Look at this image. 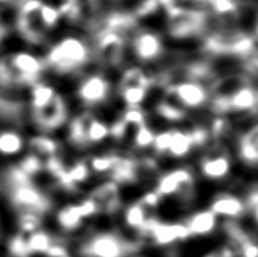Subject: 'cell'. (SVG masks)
Returning <instances> with one entry per match:
<instances>
[{"label": "cell", "instance_id": "6da1fadb", "mask_svg": "<svg viewBox=\"0 0 258 257\" xmlns=\"http://www.w3.org/2000/svg\"><path fill=\"white\" fill-rule=\"evenodd\" d=\"M143 242L123 237L113 230H99L87 236L81 242V257H136L142 250Z\"/></svg>", "mask_w": 258, "mask_h": 257}, {"label": "cell", "instance_id": "7a4b0ae2", "mask_svg": "<svg viewBox=\"0 0 258 257\" xmlns=\"http://www.w3.org/2000/svg\"><path fill=\"white\" fill-rule=\"evenodd\" d=\"M90 48L78 36L68 35L57 41L44 57L45 67L60 75L72 74L81 70L90 59Z\"/></svg>", "mask_w": 258, "mask_h": 257}, {"label": "cell", "instance_id": "3957f363", "mask_svg": "<svg viewBox=\"0 0 258 257\" xmlns=\"http://www.w3.org/2000/svg\"><path fill=\"white\" fill-rule=\"evenodd\" d=\"M189 239L190 233L183 221H162L153 215L147 220L138 238L142 242L146 241L160 249H170Z\"/></svg>", "mask_w": 258, "mask_h": 257}, {"label": "cell", "instance_id": "277c9868", "mask_svg": "<svg viewBox=\"0 0 258 257\" xmlns=\"http://www.w3.org/2000/svg\"><path fill=\"white\" fill-rule=\"evenodd\" d=\"M9 201L18 213H34L43 217L52 206L49 197L33 183L9 188Z\"/></svg>", "mask_w": 258, "mask_h": 257}, {"label": "cell", "instance_id": "5b68a950", "mask_svg": "<svg viewBox=\"0 0 258 257\" xmlns=\"http://www.w3.org/2000/svg\"><path fill=\"white\" fill-rule=\"evenodd\" d=\"M8 62L17 76L18 86H33L44 72L43 59L29 51H17L7 56Z\"/></svg>", "mask_w": 258, "mask_h": 257}, {"label": "cell", "instance_id": "8992f818", "mask_svg": "<svg viewBox=\"0 0 258 257\" xmlns=\"http://www.w3.org/2000/svg\"><path fill=\"white\" fill-rule=\"evenodd\" d=\"M207 13L201 9H183L177 18L169 21V33L174 39H187L201 33L207 22Z\"/></svg>", "mask_w": 258, "mask_h": 257}, {"label": "cell", "instance_id": "52a82bcc", "mask_svg": "<svg viewBox=\"0 0 258 257\" xmlns=\"http://www.w3.org/2000/svg\"><path fill=\"white\" fill-rule=\"evenodd\" d=\"M32 112H33L35 125L44 133L58 130L66 122L68 116L66 101L59 93H57L51 102L45 105L44 108Z\"/></svg>", "mask_w": 258, "mask_h": 257}, {"label": "cell", "instance_id": "ba28073f", "mask_svg": "<svg viewBox=\"0 0 258 257\" xmlns=\"http://www.w3.org/2000/svg\"><path fill=\"white\" fill-rule=\"evenodd\" d=\"M209 209L223 221H238L248 211L245 201L229 192L216 195L212 200Z\"/></svg>", "mask_w": 258, "mask_h": 257}, {"label": "cell", "instance_id": "9c48e42d", "mask_svg": "<svg viewBox=\"0 0 258 257\" xmlns=\"http://www.w3.org/2000/svg\"><path fill=\"white\" fill-rule=\"evenodd\" d=\"M110 85L109 81L100 74H93L85 77L78 86V98L84 104L96 105L104 102L109 98Z\"/></svg>", "mask_w": 258, "mask_h": 257}, {"label": "cell", "instance_id": "30bf717a", "mask_svg": "<svg viewBox=\"0 0 258 257\" xmlns=\"http://www.w3.org/2000/svg\"><path fill=\"white\" fill-rule=\"evenodd\" d=\"M192 182L194 177L189 169L178 168L161 176L156 182L154 190L161 199H163V197L177 195L185 188H190Z\"/></svg>", "mask_w": 258, "mask_h": 257}, {"label": "cell", "instance_id": "8fae6325", "mask_svg": "<svg viewBox=\"0 0 258 257\" xmlns=\"http://www.w3.org/2000/svg\"><path fill=\"white\" fill-rule=\"evenodd\" d=\"M186 224L190 238H207L219 230L221 221L210 209L197 210L186 218Z\"/></svg>", "mask_w": 258, "mask_h": 257}, {"label": "cell", "instance_id": "7c38bea8", "mask_svg": "<svg viewBox=\"0 0 258 257\" xmlns=\"http://www.w3.org/2000/svg\"><path fill=\"white\" fill-rule=\"evenodd\" d=\"M168 91L181 105L187 108H200L209 100V92L200 82H180L178 84L169 86Z\"/></svg>", "mask_w": 258, "mask_h": 257}, {"label": "cell", "instance_id": "4fadbf2b", "mask_svg": "<svg viewBox=\"0 0 258 257\" xmlns=\"http://www.w3.org/2000/svg\"><path fill=\"white\" fill-rule=\"evenodd\" d=\"M133 50L142 61L155 60L163 52L162 39L153 31H141L133 40Z\"/></svg>", "mask_w": 258, "mask_h": 257}, {"label": "cell", "instance_id": "5bb4252c", "mask_svg": "<svg viewBox=\"0 0 258 257\" xmlns=\"http://www.w3.org/2000/svg\"><path fill=\"white\" fill-rule=\"evenodd\" d=\"M99 205L101 213L113 214L120 208V192L116 182L108 181L93 190L91 196Z\"/></svg>", "mask_w": 258, "mask_h": 257}, {"label": "cell", "instance_id": "9a60e30c", "mask_svg": "<svg viewBox=\"0 0 258 257\" xmlns=\"http://www.w3.org/2000/svg\"><path fill=\"white\" fill-rule=\"evenodd\" d=\"M123 48L122 34L103 29L98 34V50L104 60L116 62Z\"/></svg>", "mask_w": 258, "mask_h": 257}, {"label": "cell", "instance_id": "2e32d148", "mask_svg": "<svg viewBox=\"0 0 258 257\" xmlns=\"http://www.w3.org/2000/svg\"><path fill=\"white\" fill-rule=\"evenodd\" d=\"M85 218L76 204H68L58 211L56 214V222L63 233H75L80 231L85 224Z\"/></svg>", "mask_w": 258, "mask_h": 257}, {"label": "cell", "instance_id": "e0dca14e", "mask_svg": "<svg viewBox=\"0 0 258 257\" xmlns=\"http://www.w3.org/2000/svg\"><path fill=\"white\" fill-rule=\"evenodd\" d=\"M150 217L151 215L149 214V210H147L140 201H136L134 202V203L129 204L127 208L123 210L122 213V220L126 228L132 232L136 233L137 239L140 238L143 229H144L147 220H149Z\"/></svg>", "mask_w": 258, "mask_h": 257}, {"label": "cell", "instance_id": "ac0fdd59", "mask_svg": "<svg viewBox=\"0 0 258 257\" xmlns=\"http://www.w3.org/2000/svg\"><path fill=\"white\" fill-rule=\"evenodd\" d=\"M231 111H251L258 107L257 92L249 85L237 87L231 94H229Z\"/></svg>", "mask_w": 258, "mask_h": 257}, {"label": "cell", "instance_id": "d6986e66", "mask_svg": "<svg viewBox=\"0 0 258 257\" xmlns=\"http://www.w3.org/2000/svg\"><path fill=\"white\" fill-rule=\"evenodd\" d=\"M200 168L204 177L219 180L228 176L231 170V162L227 155H215L203 160Z\"/></svg>", "mask_w": 258, "mask_h": 257}, {"label": "cell", "instance_id": "ffe728a7", "mask_svg": "<svg viewBox=\"0 0 258 257\" xmlns=\"http://www.w3.org/2000/svg\"><path fill=\"white\" fill-rule=\"evenodd\" d=\"M92 118L93 117L90 113H82L73 119L68 131L69 141L73 145L77 146V148H85L89 145L86 132Z\"/></svg>", "mask_w": 258, "mask_h": 257}, {"label": "cell", "instance_id": "44dd1931", "mask_svg": "<svg viewBox=\"0 0 258 257\" xmlns=\"http://www.w3.org/2000/svg\"><path fill=\"white\" fill-rule=\"evenodd\" d=\"M25 141L21 133L12 130L0 132V154L13 157L21 153L24 149Z\"/></svg>", "mask_w": 258, "mask_h": 257}, {"label": "cell", "instance_id": "7402d4cb", "mask_svg": "<svg viewBox=\"0 0 258 257\" xmlns=\"http://www.w3.org/2000/svg\"><path fill=\"white\" fill-rule=\"evenodd\" d=\"M112 181L119 186L120 183H132L137 179V163L133 159L119 158L111 170Z\"/></svg>", "mask_w": 258, "mask_h": 257}, {"label": "cell", "instance_id": "603a6c76", "mask_svg": "<svg viewBox=\"0 0 258 257\" xmlns=\"http://www.w3.org/2000/svg\"><path fill=\"white\" fill-rule=\"evenodd\" d=\"M54 241H56L54 236L42 229H39L26 237L27 247H29L31 255H45L50 247L54 244Z\"/></svg>", "mask_w": 258, "mask_h": 257}, {"label": "cell", "instance_id": "cb8c5ba5", "mask_svg": "<svg viewBox=\"0 0 258 257\" xmlns=\"http://www.w3.org/2000/svg\"><path fill=\"white\" fill-rule=\"evenodd\" d=\"M136 20L137 18L133 13L113 12L105 17L104 29L122 34V32L131 30L132 27L135 26Z\"/></svg>", "mask_w": 258, "mask_h": 257}, {"label": "cell", "instance_id": "d4e9b609", "mask_svg": "<svg viewBox=\"0 0 258 257\" xmlns=\"http://www.w3.org/2000/svg\"><path fill=\"white\" fill-rule=\"evenodd\" d=\"M57 91L53 86L43 84V83H36L32 86L31 89V108L32 111H36L44 108L45 105L51 102L52 99L56 96Z\"/></svg>", "mask_w": 258, "mask_h": 257}, {"label": "cell", "instance_id": "484cf974", "mask_svg": "<svg viewBox=\"0 0 258 257\" xmlns=\"http://www.w3.org/2000/svg\"><path fill=\"white\" fill-rule=\"evenodd\" d=\"M194 148L189 132L172 131V140L168 153L176 159L186 157Z\"/></svg>", "mask_w": 258, "mask_h": 257}, {"label": "cell", "instance_id": "4316f807", "mask_svg": "<svg viewBox=\"0 0 258 257\" xmlns=\"http://www.w3.org/2000/svg\"><path fill=\"white\" fill-rule=\"evenodd\" d=\"M30 148L36 155H45V157H53L57 155L59 151V144L56 140L45 135H38L31 137L29 141Z\"/></svg>", "mask_w": 258, "mask_h": 257}, {"label": "cell", "instance_id": "83f0119b", "mask_svg": "<svg viewBox=\"0 0 258 257\" xmlns=\"http://www.w3.org/2000/svg\"><path fill=\"white\" fill-rule=\"evenodd\" d=\"M155 112L158 116L170 122L181 121L186 116L185 110L182 108L174 105L168 101H161L155 107Z\"/></svg>", "mask_w": 258, "mask_h": 257}, {"label": "cell", "instance_id": "f1b7e54d", "mask_svg": "<svg viewBox=\"0 0 258 257\" xmlns=\"http://www.w3.org/2000/svg\"><path fill=\"white\" fill-rule=\"evenodd\" d=\"M86 136L89 144L101 143V142H103L110 136V127L107 123L98 120V119L93 117L90 121L89 126H87Z\"/></svg>", "mask_w": 258, "mask_h": 257}, {"label": "cell", "instance_id": "f546056e", "mask_svg": "<svg viewBox=\"0 0 258 257\" xmlns=\"http://www.w3.org/2000/svg\"><path fill=\"white\" fill-rule=\"evenodd\" d=\"M40 21L45 30L54 29L60 21L61 15L58 11V7L53 6L51 4L44 3L39 12Z\"/></svg>", "mask_w": 258, "mask_h": 257}, {"label": "cell", "instance_id": "4dcf8cb0", "mask_svg": "<svg viewBox=\"0 0 258 257\" xmlns=\"http://www.w3.org/2000/svg\"><path fill=\"white\" fill-rule=\"evenodd\" d=\"M122 100L125 101L128 108L140 107L141 103L147 96V89L141 86H129L120 89Z\"/></svg>", "mask_w": 258, "mask_h": 257}, {"label": "cell", "instance_id": "1f68e13d", "mask_svg": "<svg viewBox=\"0 0 258 257\" xmlns=\"http://www.w3.org/2000/svg\"><path fill=\"white\" fill-rule=\"evenodd\" d=\"M90 166L84 161H77L67 169V176L74 188L82 182H85L90 178Z\"/></svg>", "mask_w": 258, "mask_h": 257}, {"label": "cell", "instance_id": "d6a6232c", "mask_svg": "<svg viewBox=\"0 0 258 257\" xmlns=\"http://www.w3.org/2000/svg\"><path fill=\"white\" fill-rule=\"evenodd\" d=\"M42 226V217L34 213H20L18 217V227H20L21 233L23 235H30L41 229Z\"/></svg>", "mask_w": 258, "mask_h": 257}, {"label": "cell", "instance_id": "836d02e7", "mask_svg": "<svg viewBox=\"0 0 258 257\" xmlns=\"http://www.w3.org/2000/svg\"><path fill=\"white\" fill-rule=\"evenodd\" d=\"M120 157L114 154H105V155H98V157L92 158L90 162V169L94 172L104 173L111 172L112 169L116 166L118 160Z\"/></svg>", "mask_w": 258, "mask_h": 257}, {"label": "cell", "instance_id": "e575fe53", "mask_svg": "<svg viewBox=\"0 0 258 257\" xmlns=\"http://www.w3.org/2000/svg\"><path fill=\"white\" fill-rule=\"evenodd\" d=\"M8 253L12 257H31L27 247L26 237L23 233H16L8 240Z\"/></svg>", "mask_w": 258, "mask_h": 257}, {"label": "cell", "instance_id": "d590c367", "mask_svg": "<svg viewBox=\"0 0 258 257\" xmlns=\"http://www.w3.org/2000/svg\"><path fill=\"white\" fill-rule=\"evenodd\" d=\"M18 168H20L23 172H25L30 178H33L44 169L43 161L40 159L39 155H36L34 153L29 154L23 158L20 163H18Z\"/></svg>", "mask_w": 258, "mask_h": 257}, {"label": "cell", "instance_id": "8d00e7d4", "mask_svg": "<svg viewBox=\"0 0 258 257\" xmlns=\"http://www.w3.org/2000/svg\"><path fill=\"white\" fill-rule=\"evenodd\" d=\"M207 6L215 15L229 16L238 12L239 0H211Z\"/></svg>", "mask_w": 258, "mask_h": 257}, {"label": "cell", "instance_id": "74e56055", "mask_svg": "<svg viewBox=\"0 0 258 257\" xmlns=\"http://www.w3.org/2000/svg\"><path fill=\"white\" fill-rule=\"evenodd\" d=\"M233 248L237 251V257H258V239L249 235Z\"/></svg>", "mask_w": 258, "mask_h": 257}, {"label": "cell", "instance_id": "f35d334b", "mask_svg": "<svg viewBox=\"0 0 258 257\" xmlns=\"http://www.w3.org/2000/svg\"><path fill=\"white\" fill-rule=\"evenodd\" d=\"M154 137H155L154 132L152 131L151 128L145 123V125L137 127L134 142H135L136 148L146 149V148H150V146L153 145Z\"/></svg>", "mask_w": 258, "mask_h": 257}, {"label": "cell", "instance_id": "ab89813d", "mask_svg": "<svg viewBox=\"0 0 258 257\" xmlns=\"http://www.w3.org/2000/svg\"><path fill=\"white\" fill-rule=\"evenodd\" d=\"M122 120L125 121L127 125H133L136 127H140L146 123V117L145 113L140 107L134 108H127L126 111L122 114Z\"/></svg>", "mask_w": 258, "mask_h": 257}, {"label": "cell", "instance_id": "60d3db41", "mask_svg": "<svg viewBox=\"0 0 258 257\" xmlns=\"http://www.w3.org/2000/svg\"><path fill=\"white\" fill-rule=\"evenodd\" d=\"M159 9L160 5L158 0H140L133 14L136 18H143L153 15Z\"/></svg>", "mask_w": 258, "mask_h": 257}, {"label": "cell", "instance_id": "b9f144b4", "mask_svg": "<svg viewBox=\"0 0 258 257\" xmlns=\"http://www.w3.org/2000/svg\"><path fill=\"white\" fill-rule=\"evenodd\" d=\"M172 140V131H163L155 134L154 142H153V149L156 153L164 154L168 153L170 144H171Z\"/></svg>", "mask_w": 258, "mask_h": 257}, {"label": "cell", "instance_id": "7bdbcfd3", "mask_svg": "<svg viewBox=\"0 0 258 257\" xmlns=\"http://www.w3.org/2000/svg\"><path fill=\"white\" fill-rule=\"evenodd\" d=\"M212 111L216 114H225L231 111L228 94H216L211 102Z\"/></svg>", "mask_w": 258, "mask_h": 257}, {"label": "cell", "instance_id": "ee69618b", "mask_svg": "<svg viewBox=\"0 0 258 257\" xmlns=\"http://www.w3.org/2000/svg\"><path fill=\"white\" fill-rule=\"evenodd\" d=\"M239 143L245 144L248 148H250L252 150V152L255 153L257 158L258 164V123L255 126H252L247 133H245V135L241 137Z\"/></svg>", "mask_w": 258, "mask_h": 257}, {"label": "cell", "instance_id": "f6af8a7d", "mask_svg": "<svg viewBox=\"0 0 258 257\" xmlns=\"http://www.w3.org/2000/svg\"><path fill=\"white\" fill-rule=\"evenodd\" d=\"M201 257H237V251L227 242V244L220 246L218 248L209 250Z\"/></svg>", "mask_w": 258, "mask_h": 257}, {"label": "cell", "instance_id": "bcb514c9", "mask_svg": "<svg viewBox=\"0 0 258 257\" xmlns=\"http://www.w3.org/2000/svg\"><path fill=\"white\" fill-rule=\"evenodd\" d=\"M47 257H72V253L66 244L62 241H54V244L50 247L45 254Z\"/></svg>", "mask_w": 258, "mask_h": 257}, {"label": "cell", "instance_id": "7dc6e473", "mask_svg": "<svg viewBox=\"0 0 258 257\" xmlns=\"http://www.w3.org/2000/svg\"><path fill=\"white\" fill-rule=\"evenodd\" d=\"M194 146H202L207 143L210 139V132L203 127H197L189 132Z\"/></svg>", "mask_w": 258, "mask_h": 257}, {"label": "cell", "instance_id": "c3c4849f", "mask_svg": "<svg viewBox=\"0 0 258 257\" xmlns=\"http://www.w3.org/2000/svg\"><path fill=\"white\" fill-rule=\"evenodd\" d=\"M161 201H162V199H161V197L156 194L154 189L145 192V194L143 195L142 199L140 200L141 203L144 205L147 210L156 209L160 205Z\"/></svg>", "mask_w": 258, "mask_h": 257}, {"label": "cell", "instance_id": "681fc988", "mask_svg": "<svg viewBox=\"0 0 258 257\" xmlns=\"http://www.w3.org/2000/svg\"><path fill=\"white\" fill-rule=\"evenodd\" d=\"M109 127H110V136H111L112 139H114V140L120 141L127 134L128 125L122 120V119H120V120L114 121V123H112V125L109 126Z\"/></svg>", "mask_w": 258, "mask_h": 257}, {"label": "cell", "instance_id": "f907efd6", "mask_svg": "<svg viewBox=\"0 0 258 257\" xmlns=\"http://www.w3.org/2000/svg\"><path fill=\"white\" fill-rule=\"evenodd\" d=\"M225 127H227V121H225L223 118H218L215 119L213 123H212L211 133L214 136H219L225 131Z\"/></svg>", "mask_w": 258, "mask_h": 257}, {"label": "cell", "instance_id": "816d5d0a", "mask_svg": "<svg viewBox=\"0 0 258 257\" xmlns=\"http://www.w3.org/2000/svg\"><path fill=\"white\" fill-rule=\"evenodd\" d=\"M251 212V219H252V222L256 227H258V205L254 206V208L249 210Z\"/></svg>", "mask_w": 258, "mask_h": 257}, {"label": "cell", "instance_id": "f5cc1de1", "mask_svg": "<svg viewBox=\"0 0 258 257\" xmlns=\"http://www.w3.org/2000/svg\"><path fill=\"white\" fill-rule=\"evenodd\" d=\"M6 34H7L6 27H5V26L2 24V22H0V43L3 42V40H4L5 35H6Z\"/></svg>", "mask_w": 258, "mask_h": 257}, {"label": "cell", "instance_id": "db71d44e", "mask_svg": "<svg viewBox=\"0 0 258 257\" xmlns=\"http://www.w3.org/2000/svg\"><path fill=\"white\" fill-rule=\"evenodd\" d=\"M185 2H189L196 5H209L211 0H185Z\"/></svg>", "mask_w": 258, "mask_h": 257}, {"label": "cell", "instance_id": "11a10c76", "mask_svg": "<svg viewBox=\"0 0 258 257\" xmlns=\"http://www.w3.org/2000/svg\"><path fill=\"white\" fill-rule=\"evenodd\" d=\"M255 34H256V36L258 38V22H257V24H256V27H255Z\"/></svg>", "mask_w": 258, "mask_h": 257}, {"label": "cell", "instance_id": "9f6ffc18", "mask_svg": "<svg viewBox=\"0 0 258 257\" xmlns=\"http://www.w3.org/2000/svg\"><path fill=\"white\" fill-rule=\"evenodd\" d=\"M9 2H13V0H0V4H6Z\"/></svg>", "mask_w": 258, "mask_h": 257}, {"label": "cell", "instance_id": "6f0895ef", "mask_svg": "<svg viewBox=\"0 0 258 257\" xmlns=\"http://www.w3.org/2000/svg\"><path fill=\"white\" fill-rule=\"evenodd\" d=\"M257 100H258V92H257Z\"/></svg>", "mask_w": 258, "mask_h": 257}]
</instances>
